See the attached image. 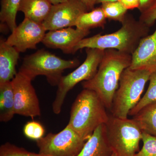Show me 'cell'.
Listing matches in <instances>:
<instances>
[{
	"label": "cell",
	"mask_w": 156,
	"mask_h": 156,
	"mask_svg": "<svg viewBox=\"0 0 156 156\" xmlns=\"http://www.w3.org/2000/svg\"><path fill=\"white\" fill-rule=\"evenodd\" d=\"M132 56L114 49L105 50L95 75L84 81L83 88L94 91L110 110L123 72L131 66Z\"/></svg>",
	"instance_id": "1"
},
{
	"label": "cell",
	"mask_w": 156,
	"mask_h": 156,
	"mask_svg": "<svg viewBox=\"0 0 156 156\" xmlns=\"http://www.w3.org/2000/svg\"><path fill=\"white\" fill-rule=\"evenodd\" d=\"M121 23V28L112 33L98 34L83 39L76 46L74 53L84 48H95L101 50L114 49L132 55L140 41L148 35L150 27L128 14Z\"/></svg>",
	"instance_id": "2"
},
{
	"label": "cell",
	"mask_w": 156,
	"mask_h": 156,
	"mask_svg": "<svg viewBox=\"0 0 156 156\" xmlns=\"http://www.w3.org/2000/svg\"><path fill=\"white\" fill-rule=\"evenodd\" d=\"M106 108L95 92L83 89L73 104L68 124L87 141L98 127L107 123Z\"/></svg>",
	"instance_id": "3"
},
{
	"label": "cell",
	"mask_w": 156,
	"mask_h": 156,
	"mask_svg": "<svg viewBox=\"0 0 156 156\" xmlns=\"http://www.w3.org/2000/svg\"><path fill=\"white\" fill-rule=\"evenodd\" d=\"M80 63L77 58L65 60L41 49L25 56L18 72L31 81L37 76H45L48 83L55 87L59 84L65 70L74 68Z\"/></svg>",
	"instance_id": "4"
},
{
	"label": "cell",
	"mask_w": 156,
	"mask_h": 156,
	"mask_svg": "<svg viewBox=\"0 0 156 156\" xmlns=\"http://www.w3.org/2000/svg\"><path fill=\"white\" fill-rule=\"evenodd\" d=\"M151 74L147 71L129 67L123 72L113 99L110 110L112 115L121 119L128 118L131 110L141 99Z\"/></svg>",
	"instance_id": "5"
},
{
	"label": "cell",
	"mask_w": 156,
	"mask_h": 156,
	"mask_svg": "<svg viewBox=\"0 0 156 156\" xmlns=\"http://www.w3.org/2000/svg\"><path fill=\"white\" fill-rule=\"evenodd\" d=\"M109 144L116 156H134L140 150L143 131L132 119L110 115L106 124Z\"/></svg>",
	"instance_id": "6"
},
{
	"label": "cell",
	"mask_w": 156,
	"mask_h": 156,
	"mask_svg": "<svg viewBox=\"0 0 156 156\" xmlns=\"http://www.w3.org/2000/svg\"><path fill=\"white\" fill-rule=\"evenodd\" d=\"M86 51L87 57L83 62L72 72L62 76L60 80L52 104L53 112L55 114L58 115L61 112L66 95L76 85L81 82L89 80L94 76L105 50L86 48Z\"/></svg>",
	"instance_id": "7"
},
{
	"label": "cell",
	"mask_w": 156,
	"mask_h": 156,
	"mask_svg": "<svg viewBox=\"0 0 156 156\" xmlns=\"http://www.w3.org/2000/svg\"><path fill=\"white\" fill-rule=\"evenodd\" d=\"M87 140L67 126L57 134L50 133L37 140L39 153L46 156H77Z\"/></svg>",
	"instance_id": "8"
},
{
	"label": "cell",
	"mask_w": 156,
	"mask_h": 156,
	"mask_svg": "<svg viewBox=\"0 0 156 156\" xmlns=\"http://www.w3.org/2000/svg\"><path fill=\"white\" fill-rule=\"evenodd\" d=\"M32 81L19 72L11 80L14 98L15 115L32 119L41 116L38 98Z\"/></svg>",
	"instance_id": "9"
},
{
	"label": "cell",
	"mask_w": 156,
	"mask_h": 156,
	"mask_svg": "<svg viewBox=\"0 0 156 156\" xmlns=\"http://www.w3.org/2000/svg\"><path fill=\"white\" fill-rule=\"evenodd\" d=\"M88 11L87 7L80 0H68L53 5L43 24L47 31L72 27L75 26L81 14Z\"/></svg>",
	"instance_id": "10"
},
{
	"label": "cell",
	"mask_w": 156,
	"mask_h": 156,
	"mask_svg": "<svg viewBox=\"0 0 156 156\" xmlns=\"http://www.w3.org/2000/svg\"><path fill=\"white\" fill-rule=\"evenodd\" d=\"M46 31L43 23L24 18L12 31L6 43L19 53H24L28 49H36L37 44L44 40Z\"/></svg>",
	"instance_id": "11"
},
{
	"label": "cell",
	"mask_w": 156,
	"mask_h": 156,
	"mask_svg": "<svg viewBox=\"0 0 156 156\" xmlns=\"http://www.w3.org/2000/svg\"><path fill=\"white\" fill-rule=\"evenodd\" d=\"M89 33V30L66 27L49 31L42 42L48 48L59 49L67 54L74 53L76 45Z\"/></svg>",
	"instance_id": "12"
},
{
	"label": "cell",
	"mask_w": 156,
	"mask_h": 156,
	"mask_svg": "<svg viewBox=\"0 0 156 156\" xmlns=\"http://www.w3.org/2000/svg\"><path fill=\"white\" fill-rule=\"evenodd\" d=\"M132 56L130 68L147 71L151 73L156 72V29L140 42Z\"/></svg>",
	"instance_id": "13"
},
{
	"label": "cell",
	"mask_w": 156,
	"mask_h": 156,
	"mask_svg": "<svg viewBox=\"0 0 156 156\" xmlns=\"http://www.w3.org/2000/svg\"><path fill=\"white\" fill-rule=\"evenodd\" d=\"M107 135L106 125L98 127L77 156H111L113 154Z\"/></svg>",
	"instance_id": "14"
},
{
	"label": "cell",
	"mask_w": 156,
	"mask_h": 156,
	"mask_svg": "<svg viewBox=\"0 0 156 156\" xmlns=\"http://www.w3.org/2000/svg\"><path fill=\"white\" fill-rule=\"evenodd\" d=\"M20 53L16 48L0 41V83L12 80L17 73L16 66Z\"/></svg>",
	"instance_id": "15"
},
{
	"label": "cell",
	"mask_w": 156,
	"mask_h": 156,
	"mask_svg": "<svg viewBox=\"0 0 156 156\" xmlns=\"http://www.w3.org/2000/svg\"><path fill=\"white\" fill-rule=\"evenodd\" d=\"M53 6L49 0H22L19 11L24 14L25 18L43 23L49 16Z\"/></svg>",
	"instance_id": "16"
},
{
	"label": "cell",
	"mask_w": 156,
	"mask_h": 156,
	"mask_svg": "<svg viewBox=\"0 0 156 156\" xmlns=\"http://www.w3.org/2000/svg\"><path fill=\"white\" fill-rule=\"evenodd\" d=\"M15 115L12 82L10 81L0 83V122H8Z\"/></svg>",
	"instance_id": "17"
},
{
	"label": "cell",
	"mask_w": 156,
	"mask_h": 156,
	"mask_svg": "<svg viewBox=\"0 0 156 156\" xmlns=\"http://www.w3.org/2000/svg\"><path fill=\"white\" fill-rule=\"evenodd\" d=\"M133 119L143 132L156 137V101L143 108Z\"/></svg>",
	"instance_id": "18"
},
{
	"label": "cell",
	"mask_w": 156,
	"mask_h": 156,
	"mask_svg": "<svg viewBox=\"0 0 156 156\" xmlns=\"http://www.w3.org/2000/svg\"><path fill=\"white\" fill-rule=\"evenodd\" d=\"M106 17L101 7L95 8L81 14L76 22V28L83 30L92 28H104L106 23Z\"/></svg>",
	"instance_id": "19"
},
{
	"label": "cell",
	"mask_w": 156,
	"mask_h": 156,
	"mask_svg": "<svg viewBox=\"0 0 156 156\" xmlns=\"http://www.w3.org/2000/svg\"><path fill=\"white\" fill-rule=\"evenodd\" d=\"M22 0H1L0 20L12 31L17 27L16 17Z\"/></svg>",
	"instance_id": "20"
},
{
	"label": "cell",
	"mask_w": 156,
	"mask_h": 156,
	"mask_svg": "<svg viewBox=\"0 0 156 156\" xmlns=\"http://www.w3.org/2000/svg\"><path fill=\"white\" fill-rule=\"evenodd\" d=\"M101 7L107 19L122 23L127 14L128 9L119 1L101 4Z\"/></svg>",
	"instance_id": "21"
},
{
	"label": "cell",
	"mask_w": 156,
	"mask_h": 156,
	"mask_svg": "<svg viewBox=\"0 0 156 156\" xmlns=\"http://www.w3.org/2000/svg\"><path fill=\"white\" fill-rule=\"evenodd\" d=\"M149 85L145 94L134 108L131 110L129 115L133 117L146 105L156 101V72L152 73L150 77Z\"/></svg>",
	"instance_id": "22"
},
{
	"label": "cell",
	"mask_w": 156,
	"mask_h": 156,
	"mask_svg": "<svg viewBox=\"0 0 156 156\" xmlns=\"http://www.w3.org/2000/svg\"><path fill=\"white\" fill-rule=\"evenodd\" d=\"M0 156H46L41 154L28 151L10 142H6L0 147Z\"/></svg>",
	"instance_id": "23"
},
{
	"label": "cell",
	"mask_w": 156,
	"mask_h": 156,
	"mask_svg": "<svg viewBox=\"0 0 156 156\" xmlns=\"http://www.w3.org/2000/svg\"><path fill=\"white\" fill-rule=\"evenodd\" d=\"M142 148L134 156H156V137L143 131Z\"/></svg>",
	"instance_id": "24"
},
{
	"label": "cell",
	"mask_w": 156,
	"mask_h": 156,
	"mask_svg": "<svg viewBox=\"0 0 156 156\" xmlns=\"http://www.w3.org/2000/svg\"><path fill=\"white\" fill-rule=\"evenodd\" d=\"M23 132L27 138L37 140L44 137L45 129L43 126L36 121L27 122L24 126Z\"/></svg>",
	"instance_id": "25"
},
{
	"label": "cell",
	"mask_w": 156,
	"mask_h": 156,
	"mask_svg": "<svg viewBox=\"0 0 156 156\" xmlns=\"http://www.w3.org/2000/svg\"><path fill=\"white\" fill-rule=\"evenodd\" d=\"M139 20L149 27L154 24L156 21V2L149 9L140 13Z\"/></svg>",
	"instance_id": "26"
},
{
	"label": "cell",
	"mask_w": 156,
	"mask_h": 156,
	"mask_svg": "<svg viewBox=\"0 0 156 156\" xmlns=\"http://www.w3.org/2000/svg\"><path fill=\"white\" fill-rule=\"evenodd\" d=\"M119 1L128 10L139 8L140 0H119Z\"/></svg>",
	"instance_id": "27"
},
{
	"label": "cell",
	"mask_w": 156,
	"mask_h": 156,
	"mask_svg": "<svg viewBox=\"0 0 156 156\" xmlns=\"http://www.w3.org/2000/svg\"><path fill=\"white\" fill-rule=\"evenodd\" d=\"M156 0H140L138 10L140 13L144 12L151 8L156 2Z\"/></svg>",
	"instance_id": "28"
},
{
	"label": "cell",
	"mask_w": 156,
	"mask_h": 156,
	"mask_svg": "<svg viewBox=\"0 0 156 156\" xmlns=\"http://www.w3.org/2000/svg\"><path fill=\"white\" fill-rule=\"evenodd\" d=\"M87 7L88 11L95 9V6L97 4V0H80Z\"/></svg>",
	"instance_id": "29"
},
{
	"label": "cell",
	"mask_w": 156,
	"mask_h": 156,
	"mask_svg": "<svg viewBox=\"0 0 156 156\" xmlns=\"http://www.w3.org/2000/svg\"><path fill=\"white\" fill-rule=\"evenodd\" d=\"M53 5H56L60 3L64 2L68 0H49Z\"/></svg>",
	"instance_id": "30"
},
{
	"label": "cell",
	"mask_w": 156,
	"mask_h": 156,
	"mask_svg": "<svg viewBox=\"0 0 156 156\" xmlns=\"http://www.w3.org/2000/svg\"><path fill=\"white\" fill-rule=\"evenodd\" d=\"M119 0H97V4H102L104 2H116V1H119Z\"/></svg>",
	"instance_id": "31"
},
{
	"label": "cell",
	"mask_w": 156,
	"mask_h": 156,
	"mask_svg": "<svg viewBox=\"0 0 156 156\" xmlns=\"http://www.w3.org/2000/svg\"><path fill=\"white\" fill-rule=\"evenodd\" d=\"M111 156H116V155L114 153H113V154H112V155Z\"/></svg>",
	"instance_id": "32"
}]
</instances>
